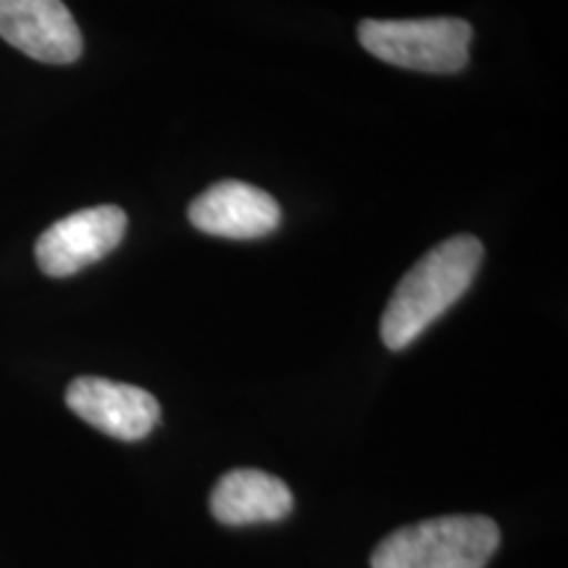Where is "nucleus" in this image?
Segmentation results:
<instances>
[{
    "label": "nucleus",
    "instance_id": "obj_1",
    "mask_svg": "<svg viewBox=\"0 0 568 568\" xmlns=\"http://www.w3.org/2000/svg\"><path fill=\"white\" fill-rule=\"evenodd\" d=\"M481 258L485 247L474 234H456L424 253L389 297L382 316V343L389 351H403L424 335L471 287Z\"/></svg>",
    "mask_w": 568,
    "mask_h": 568
},
{
    "label": "nucleus",
    "instance_id": "obj_2",
    "mask_svg": "<svg viewBox=\"0 0 568 568\" xmlns=\"http://www.w3.org/2000/svg\"><path fill=\"white\" fill-rule=\"evenodd\" d=\"M500 545L487 516H443L410 524L382 539L372 568H485Z\"/></svg>",
    "mask_w": 568,
    "mask_h": 568
},
{
    "label": "nucleus",
    "instance_id": "obj_3",
    "mask_svg": "<svg viewBox=\"0 0 568 568\" xmlns=\"http://www.w3.org/2000/svg\"><path fill=\"white\" fill-rule=\"evenodd\" d=\"M474 30L464 19H364L358 40L374 59L393 67L456 74L466 69Z\"/></svg>",
    "mask_w": 568,
    "mask_h": 568
},
{
    "label": "nucleus",
    "instance_id": "obj_4",
    "mask_svg": "<svg viewBox=\"0 0 568 568\" xmlns=\"http://www.w3.org/2000/svg\"><path fill=\"white\" fill-rule=\"evenodd\" d=\"M126 232V213L119 205H95L61 219L40 234L34 258L42 274L63 280L113 253Z\"/></svg>",
    "mask_w": 568,
    "mask_h": 568
},
{
    "label": "nucleus",
    "instance_id": "obj_5",
    "mask_svg": "<svg viewBox=\"0 0 568 568\" xmlns=\"http://www.w3.org/2000/svg\"><path fill=\"white\" fill-rule=\"evenodd\" d=\"M67 406L82 422L122 443H138L161 422L159 400L148 389L111 382L103 376H80L67 389Z\"/></svg>",
    "mask_w": 568,
    "mask_h": 568
},
{
    "label": "nucleus",
    "instance_id": "obj_6",
    "mask_svg": "<svg viewBox=\"0 0 568 568\" xmlns=\"http://www.w3.org/2000/svg\"><path fill=\"white\" fill-rule=\"evenodd\" d=\"M0 38L55 67L82 55V32L63 0H0Z\"/></svg>",
    "mask_w": 568,
    "mask_h": 568
},
{
    "label": "nucleus",
    "instance_id": "obj_7",
    "mask_svg": "<svg viewBox=\"0 0 568 568\" xmlns=\"http://www.w3.org/2000/svg\"><path fill=\"white\" fill-rule=\"evenodd\" d=\"M197 232L226 240H261L280 230L282 209L274 195L247 182L222 180L197 195L187 209Z\"/></svg>",
    "mask_w": 568,
    "mask_h": 568
},
{
    "label": "nucleus",
    "instance_id": "obj_8",
    "mask_svg": "<svg viewBox=\"0 0 568 568\" xmlns=\"http://www.w3.org/2000/svg\"><path fill=\"white\" fill-rule=\"evenodd\" d=\"M290 510V487L258 468H234L216 481L211 493V514L226 527L282 521Z\"/></svg>",
    "mask_w": 568,
    "mask_h": 568
}]
</instances>
